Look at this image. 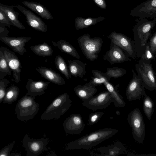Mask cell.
Instances as JSON below:
<instances>
[{
	"label": "cell",
	"mask_w": 156,
	"mask_h": 156,
	"mask_svg": "<svg viewBox=\"0 0 156 156\" xmlns=\"http://www.w3.org/2000/svg\"><path fill=\"white\" fill-rule=\"evenodd\" d=\"M0 50L3 53L9 68L13 73L12 80L16 83H19L20 80V73L21 66L20 60L15 54L7 48L0 47Z\"/></svg>",
	"instance_id": "4fadbf2b"
},
{
	"label": "cell",
	"mask_w": 156,
	"mask_h": 156,
	"mask_svg": "<svg viewBox=\"0 0 156 156\" xmlns=\"http://www.w3.org/2000/svg\"><path fill=\"white\" fill-rule=\"evenodd\" d=\"M148 44L152 52L155 55L156 52V31L151 37Z\"/></svg>",
	"instance_id": "f35d334b"
},
{
	"label": "cell",
	"mask_w": 156,
	"mask_h": 156,
	"mask_svg": "<svg viewBox=\"0 0 156 156\" xmlns=\"http://www.w3.org/2000/svg\"><path fill=\"white\" fill-rule=\"evenodd\" d=\"M127 120L132 128L133 139L142 144L144 140L145 126L140 109L136 108L131 111L128 115Z\"/></svg>",
	"instance_id": "52a82bcc"
},
{
	"label": "cell",
	"mask_w": 156,
	"mask_h": 156,
	"mask_svg": "<svg viewBox=\"0 0 156 156\" xmlns=\"http://www.w3.org/2000/svg\"><path fill=\"white\" fill-rule=\"evenodd\" d=\"M10 82L5 78L0 80V103L3 101L5 95L7 88Z\"/></svg>",
	"instance_id": "e575fe53"
},
{
	"label": "cell",
	"mask_w": 156,
	"mask_h": 156,
	"mask_svg": "<svg viewBox=\"0 0 156 156\" xmlns=\"http://www.w3.org/2000/svg\"><path fill=\"white\" fill-rule=\"evenodd\" d=\"M29 37H9L7 36H0V40L10 48L13 51L23 55L27 52L25 46L26 44L31 39Z\"/></svg>",
	"instance_id": "e0dca14e"
},
{
	"label": "cell",
	"mask_w": 156,
	"mask_h": 156,
	"mask_svg": "<svg viewBox=\"0 0 156 156\" xmlns=\"http://www.w3.org/2000/svg\"><path fill=\"white\" fill-rule=\"evenodd\" d=\"M15 142L5 146L0 150V156H11V152L12 149Z\"/></svg>",
	"instance_id": "d590c367"
},
{
	"label": "cell",
	"mask_w": 156,
	"mask_h": 156,
	"mask_svg": "<svg viewBox=\"0 0 156 156\" xmlns=\"http://www.w3.org/2000/svg\"><path fill=\"white\" fill-rule=\"evenodd\" d=\"M0 24L10 27L12 24L9 20L5 13L0 9Z\"/></svg>",
	"instance_id": "8d00e7d4"
},
{
	"label": "cell",
	"mask_w": 156,
	"mask_h": 156,
	"mask_svg": "<svg viewBox=\"0 0 156 156\" xmlns=\"http://www.w3.org/2000/svg\"><path fill=\"white\" fill-rule=\"evenodd\" d=\"M151 60L140 58L138 63L135 65V69L146 89L150 91L156 90V74L154 71Z\"/></svg>",
	"instance_id": "8992f818"
},
{
	"label": "cell",
	"mask_w": 156,
	"mask_h": 156,
	"mask_svg": "<svg viewBox=\"0 0 156 156\" xmlns=\"http://www.w3.org/2000/svg\"><path fill=\"white\" fill-rule=\"evenodd\" d=\"M14 7L13 5H9L0 3V9L5 13L12 25L20 29H25V27L18 18L19 13L14 10Z\"/></svg>",
	"instance_id": "603a6c76"
},
{
	"label": "cell",
	"mask_w": 156,
	"mask_h": 156,
	"mask_svg": "<svg viewBox=\"0 0 156 156\" xmlns=\"http://www.w3.org/2000/svg\"><path fill=\"white\" fill-rule=\"evenodd\" d=\"M101 154L99 156H116L125 154L127 152L124 145L120 141H118L113 144L107 146H103L95 149Z\"/></svg>",
	"instance_id": "ffe728a7"
},
{
	"label": "cell",
	"mask_w": 156,
	"mask_h": 156,
	"mask_svg": "<svg viewBox=\"0 0 156 156\" xmlns=\"http://www.w3.org/2000/svg\"><path fill=\"white\" fill-rule=\"evenodd\" d=\"M19 91L20 89L18 87L11 85L7 88L6 93L3 101V103L10 105L15 101L18 98Z\"/></svg>",
	"instance_id": "f1b7e54d"
},
{
	"label": "cell",
	"mask_w": 156,
	"mask_h": 156,
	"mask_svg": "<svg viewBox=\"0 0 156 156\" xmlns=\"http://www.w3.org/2000/svg\"><path fill=\"white\" fill-rule=\"evenodd\" d=\"M114 44L125 51L131 58L136 57L134 41L126 35L115 31L112 32L107 37Z\"/></svg>",
	"instance_id": "9c48e42d"
},
{
	"label": "cell",
	"mask_w": 156,
	"mask_h": 156,
	"mask_svg": "<svg viewBox=\"0 0 156 156\" xmlns=\"http://www.w3.org/2000/svg\"><path fill=\"white\" fill-rule=\"evenodd\" d=\"M132 78L129 81L126 88V95L129 101L139 100L142 96L146 94L142 81L133 69Z\"/></svg>",
	"instance_id": "30bf717a"
},
{
	"label": "cell",
	"mask_w": 156,
	"mask_h": 156,
	"mask_svg": "<svg viewBox=\"0 0 156 156\" xmlns=\"http://www.w3.org/2000/svg\"><path fill=\"white\" fill-rule=\"evenodd\" d=\"M68 62L69 70L71 76L83 78L86 75V63L79 60H69Z\"/></svg>",
	"instance_id": "d4e9b609"
},
{
	"label": "cell",
	"mask_w": 156,
	"mask_h": 156,
	"mask_svg": "<svg viewBox=\"0 0 156 156\" xmlns=\"http://www.w3.org/2000/svg\"><path fill=\"white\" fill-rule=\"evenodd\" d=\"M54 62L57 69L63 74L67 79H70L71 76L63 58L60 55H58L55 58Z\"/></svg>",
	"instance_id": "f546056e"
},
{
	"label": "cell",
	"mask_w": 156,
	"mask_h": 156,
	"mask_svg": "<svg viewBox=\"0 0 156 156\" xmlns=\"http://www.w3.org/2000/svg\"><path fill=\"white\" fill-rule=\"evenodd\" d=\"M116 129L105 128L91 132L68 143L66 149L68 150L89 149L115 135Z\"/></svg>",
	"instance_id": "6da1fadb"
},
{
	"label": "cell",
	"mask_w": 156,
	"mask_h": 156,
	"mask_svg": "<svg viewBox=\"0 0 156 156\" xmlns=\"http://www.w3.org/2000/svg\"><path fill=\"white\" fill-rule=\"evenodd\" d=\"M112 102V98L107 90L103 91L90 99L83 101L82 105L94 111L107 108Z\"/></svg>",
	"instance_id": "8fae6325"
},
{
	"label": "cell",
	"mask_w": 156,
	"mask_h": 156,
	"mask_svg": "<svg viewBox=\"0 0 156 156\" xmlns=\"http://www.w3.org/2000/svg\"><path fill=\"white\" fill-rule=\"evenodd\" d=\"M12 71L3 53L0 50V80L4 78L6 75H11Z\"/></svg>",
	"instance_id": "4dcf8cb0"
},
{
	"label": "cell",
	"mask_w": 156,
	"mask_h": 156,
	"mask_svg": "<svg viewBox=\"0 0 156 156\" xmlns=\"http://www.w3.org/2000/svg\"><path fill=\"white\" fill-rule=\"evenodd\" d=\"M50 82L42 80L35 81L28 79L25 86L27 90V95L36 96L42 95L45 93Z\"/></svg>",
	"instance_id": "d6986e66"
},
{
	"label": "cell",
	"mask_w": 156,
	"mask_h": 156,
	"mask_svg": "<svg viewBox=\"0 0 156 156\" xmlns=\"http://www.w3.org/2000/svg\"><path fill=\"white\" fill-rule=\"evenodd\" d=\"M72 102L67 93L59 95L48 106L41 115V119L47 120L54 118L58 119L69 110Z\"/></svg>",
	"instance_id": "3957f363"
},
{
	"label": "cell",
	"mask_w": 156,
	"mask_h": 156,
	"mask_svg": "<svg viewBox=\"0 0 156 156\" xmlns=\"http://www.w3.org/2000/svg\"><path fill=\"white\" fill-rule=\"evenodd\" d=\"M129 57L125 51L111 41L109 50L104 55L103 59L112 65L115 63L130 61L132 60Z\"/></svg>",
	"instance_id": "5bb4252c"
},
{
	"label": "cell",
	"mask_w": 156,
	"mask_h": 156,
	"mask_svg": "<svg viewBox=\"0 0 156 156\" xmlns=\"http://www.w3.org/2000/svg\"><path fill=\"white\" fill-rule=\"evenodd\" d=\"M52 43L54 46L58 47L62 52L67 53L77 59L80 58L75 47L66 40L61 39L57 42L52 41Z\"/></svg>",
	"instance_id": "484cf974"
},
{
	"label": "cell",
	"mask_w": 156,
	"mask_h": 156,
	"mask_svg": "<svg viewBox=\"0 0 156 156\" xmlns=\"http://www.w3.org/2000/svg\"><path fill=\"white\" fill-rule=\"evenodd\" d=\"M30 48L35 55L43 57L52 56L53 52L51 47L45 42L31 46Z\"/></svg>",
	"instance_id": "83f0119b"
},
{
	"label": "cell",
	"mask_w": 156,
	"mask_h": 156,
	"mask_svg": "<svg viewBox=\"0 0 156 156\" xmlns=\"http://www.w3.org/2000/svg\"><path fill=\"white\" fill-rule=\"evenodd\" d=\"M104 17L101 16L96 18L77 17L75 19V25L76 29L77 30H79L95 25L98 23L104 20Z\"/></svg>",
	"instance_id": "4316f807"
},
{
	"label": "cell",
	"mask_w": 156,
	"mask_h": 156,
	"mask_svg": "<svg viewBox=\"0 0 156 156\" xmlns=\"http://www.w3.org/2000/svg\"><path fill=\"white\" fill-rule=\"evenodd\" d=\"M62 125L65 132L70 134H79L85 127L82 117L79 114H71L65 119Z\"/></svg>",
	"instance_id": "9a60e30c"
},
{
	"label": "cell",
	"mask_w": 156,
	"mask_h": 156,
	"mask_svg": "<svg viewBox=\"0 0 156 156\" xmlns=\"http://www.w3.org/2000/svg\"><path fill=\"white\" fill-rule=\"evenodd\" d=\"M126 72L125 69L115 67L107 68L106 72L104 73L110 79L112 78L116 79L123 76Z\"/></svg>",
	"instance_id": "d6a6232c"
},
{
	"label": "cell",
	"mask_w": 156,
	"mask_h": 156,
	"mask_svg": "<svg viewBox=\"0 0 156 156\" xmlns=\"http://www.w3.org/2000/svg\"><path fill=\"white\" fill-rule=\"evenodd\" d=\"M142 57L144 59L148 60H154L155 59V55L151 52L148 44L146 47L145 50L142 55Z\"/></svg>",
	"instance_id": "74e56055"
},
{
	"label": "cell",
	"mask_w": 156,
	"mask_h": 156,
	"mask_svg": "<svg viewBox=\"0 0 156 156\" xmlns=\"http://www.w3.org/2000/svg\"><path fill=\"white\" fill-rule=\"evenodd\" d=\"M104 114L103 112H97L90 114L88 120V124L91 126L97 123Z\"/></svg>",
	"instance_id": "836d02e7"
},
{
	"label": "cell",
	"mask_w": 156,
	"mask_h": 156,
	"mask_svg": "<svg viewBox=\"0 0 156 156\" xmlns=\"http://www.w3.org/2000/svg\"><path fill=\"white\" fill-rule=\"evenodd\" d=\"M79 46L84 55L88 60H97L101 50L103 41L99 37L91 38L89 34H84L77 39Z\"/></svg>",
	"instance_id": "5b68a950"
},
{
	"label": "cell",
	"mask_w": 156,
	"mask_h": 156,
	"mask_svg": "<svg viewBox=\"0 0 156 156\" xmlns=\"http://www.w3.org/2000/svg\"><path fill=\"white\" fill-rule=\"evenodd\" d=\"M22 3L30 10L47 20H52L53 17L49 10L43 5L33 1H24Z\"/></svg>",
	"instance_id": "cb8c5ba5"
},
{
	"label": "cell",
	"mask_w": 156,
	"mask_h": 156,
	"mask_svg": "<svg viewBox=\"0 0 156 156\" xmlns=\"http://www.w3.org/2000/svg\"><path fill=\"white\" fill-rule=\"evenodd\" d=\"M143 99V107L144 112L150 120L154 113V102L151 98L147 94L145 95Z\"/></svg>",
	"instance_id": "1f68e13d"
},
{
	"label": "cell",
	"mask_w": 156,
	"mask_h": 156,
	"mask_svg": "<svg viewBox=\"0 0 156 156\" xmlns=\"http://www.w3.org/2000/svg\"><path fill=\"white\" fill-rule=\"evenodd\" d=\"M130 15L139 18H156V0H147L135 7Z\"/></svg>",
	"instance_id": "7c38bea8"
},
{
	"label": "cell",
	"mask_w": 156,
	"mask_h": 156,
	"mask_svg": "<svg viewBox=\"0 0 156 156\" xmlns=\"http://www.w3.org/2000/svg\"><path fill=\"white\" fill-rule=\"evenodd\" d=\"M15 6L25 16L26 22L29 26L41 32H45L47 31L46 24L40 17L19 4H17Z\"/></svg>",
	"instance_id": "2e32d148"
},
{
	"label": "cell",
	"mask_w": 156,
	"mask_h": 156,
	"mask_svg": "<svg viewBox=\"0 0 156 156\" xmlns=\"http://www.w3.org/2000/svg\"><path fill=\"white\" fill-rule=\"evenodd\" d=\"M135 21L136 24L132 30L136 57L140 58L148 44L151 30L156 24V18L151 20L146 18H139L136 19Z\"/></svg>",
	"instance_id": "7a4b0ae2"
},
{
	"label": "cell",
	"mask_w": 156,
	"mask_h": 156,
	"mask_svg": "<svg viewBox=\"0 0 156 156\" xmlns=\"http://www.w3.org/2000/svg\"><path fill=\"white\" fill-rule=\"evenodd\" d=\"M96 4L101 8L106 9V4L105 0H93Z\"/></svg>",
	"instance_id": "ab89813d"
},
{
	"label": "cell",
	"mask_w": 156,
	"mask_h": 156,
	"mask_svg": "<svg viewBox=\"0 0 156 156\" xmlns=\"http://www.w3.org/2000/svg\"><path fill=\"white\" fill-rule=\"evenodd\" d=\"M36 70L44 78L55 84L63 85L66 82L62 77L58 73L53 70L51 68H48L44 67L36 68Z\"/></svg>",
	"instance_id": "44dd1931"
},
{
	"label": "cell",
	"mask_w": 156,
	"mask_h": 156,
	"mask_svg": "<svg viewBox=\"0 0 156 156\" xmlns=\"http://www.w3.org/2000/svg\"><path fill=\"white\" fill-rule=\"evenodd\" d=\"M155 58H156V52H155Z\"/></svg>",
	"instance_id": "60d3db41"
},
{
	"label": "cell",
	"mask_w": 156,
	"mask_h": 156,
	"mask_svg": "<svg viewBox=\"0 0 156 156\" xmlns=\"http://www.w3.org/2000/svg\"><path fill=\"white\" fill-rule=\"evenodd\" d=\"M35 98L26 94L18 101L15 111L19 120L26 122L34 117L39 110V104L35 101Z\"/></svg>",
	"instance_id": "277c9868"
},
{
	"label": "cell",
	"mask_w": 156,
	"mask_h": 156,
	"mask_svg": "<svg viewBox=\"0 0 156 156\" xmlns=\"http://www.w3.org/2000/svg\"><path fill=\"white\" fill-rule=\"evenodd\" d=\"M101 81L104 84L107 90L109 92L112 98V102L117 107L122 108L126 105L123 97L119 93L117 89L110 82V79L104 73L100 76Z\"/></svg>",
	"instance_id": "ac0fdd59"
},
{
	"label": "cell",
	"mask_w": 156,
	"mask_h": 156,
	"mask_svg": "<svg viewBox=\"0 0 156 156\" xmlns=\"http://www.w3.org/2000/svg\"><path fill=\"white\" fill-rule=\"evenodd\" d=\"M48 140L44 137L40 139L30 138L28 133L24 136L23 145L27 151V156H38L43 152L50 149L47 147Z\"/></svg>",
	"instance_id": "ba28073f"
},
{
	"label": "cell",
	"mask_w": 156,
	"mask_h": 156,
	"mask_svg": "<svg viewBox=\"0 0 156 156\" xmlns=\"http://www.w3.org/2000/svg\"><path fill=\"white\" fill-rule=\"evenodd\" d=\"M74 90L77 96L83 101L93 97L97 91L95 87L89 83L83 85H77L74 88Z\"/></svg>",
	"instance_id": "7402d4cb"
}]
</instances>
